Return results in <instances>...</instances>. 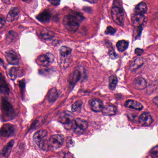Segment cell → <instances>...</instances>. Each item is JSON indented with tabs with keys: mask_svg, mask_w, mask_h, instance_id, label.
<instances>
[{
	"mask_svg": "<svg viewBox=\"0 0 158 158\" xmlns=\"http://www.w3.org/2000/svg\"><path fill=\"white\" fill-rule=\"evenodd\" d=\"M111 11L112 17L114 23L120 26L123 25L124 15L122 10L120 8L114 6L112 8Z\"/></svg>",
	"mask_w": 158,
	"mask_h": 158,
	"instance_id": "cell-2",
	"label": "cell"
},
{
	"mask_svg": "<svg viewBox=\"0 0 158 158\" xmlns=\"http://www.w3.org/2000/svg\"><path fill=\"white\" fill-rule=\"evenodd\" d=\"M19 10L17 8H14L8 14L7 16V21L9 23H12L15 20L19 14Z\"/></svg>",
	"mask_w": 158,
	"mask_h": 158,
	"instance_id": "cell-17",
	"label": "cell"
},
{
	"mask_svg": "<svg viewBox=\"0 0 158 158\" xmlns=\"http://www.w3.org/2000/svg\"><path fill=\"white\" fill-rule=\"evenodd\" d=\"M48 132L45 129H40L37 131L33 136L34 140L37 143L39 144L40 142L47 137Z\"/></svg>",
	"mask_w": 158,
	"mask_h": 158,
	"instance_id": "cell-12",
	"label": "cell"
},
{
	"mask_svg": "<svg viewBox=\"0 0 158 158\" xmlns=\"http://www.w3.org/2000/svg\"><path fill=\"white\" fill-rule=\"evenodd\" d=\"M40 35L41 38L44 40H50L52 39L54 36V34L53 32L49 30H45L41 31L40 33Z\"/></svg>",
	"mask_w": 158,
	"mask_h": 158,
	"instance_id": "cell-29",
	"label": "cell"
},
{
	"mask_svg": "<svg viewBox=\"0 0 158 158\" xmlns=\"http://www.w3.org/2000/svg\"><path fill=\"white\" fill-rule=\"evenodd\" d=\"M152 117L148 113H144L139 116V122L142 126H148L152 123Z\"/></svg>",
	"mask_w": 158,
	"mask_h": 158,
	"instance_id": "cell-8",
	"label": "cell"
},
{
	"mask_svg": "<svg viewBox=\"0 0 158 158\" xmlns=\"http://www.w3.org/2000/svg\"><path fill=\"white\" fill-rule=\"evenodd\" d=\"M118 83L117 77L114 75L111 76L109 78V88L111 90H114Z\"/></svg>",
	"mask_w": 158,
	"mask_h": 158,
	"instance_id": "cell-28",
	"label": "cell"
},
{
	"mask_svg": "<svg viewBox=\"0 0 158 158\" xmlns=\"http://www.w3.org/2000/svg\"><path fill=\"white\" fill-rule=\"evenodd\" d=\"M64 158H74V157L73 154L70 152H68L64 155Z\"/></svg>",
	"mask_w": 158,
	"mask_h": 158,
	"instance_id": "cell-40",
	"label": "cell"
},
{
	"mask_svg": "<svg viewBox=\"0 0 158 158\" xmlns=\"http://www.w3.org/2000/svg\"><path fill=\"white\" fill-rule=\"evenodd\" d=\"M136 13L138 14L143 15L146 14L148 11V7L147 4L144 2H141L138 4L135 9Z\"/></svg>",
	"mask_w": 158,
	"mask_h": 158,
	"instance_id": "cell-22",
	"label": "cell"
},
{
	"mask_svg": "<svg viewBox=\"0 0 158 158\" xmlns=\"http://www.w3.org/2000/svg\"><path fill=\"white\" fill-rule=\"evenodd\" d=\"M1 92L5 95H8L10 93V89L5 81L4 77L1 75Z\"/></svg>",
	"mask_w": 158,
	"mask_h": 158,
	"instance_id": "cell-20",
	"label": "cell"
},
{
	"mask_svg": "<svg viewBox=\"0 0 158 158\" xmlns=\"http://www.w3.org/2000/svg\"><path fill=\"white\" fill-rule=\"evenodd\" d=\"M2 107L3 110L6 112V113L7 114L8 113L10 114V113H11L12 111L13 110L12 106L5 98H3L2 99Z\"/></svg>",
	"mask_w": 158,
	"mask_h": 158,
	"instance_id": "cell-24",
	"label": "cell"
},
{
	"mask_svg": "<svg viewBox=\"0 0 158 158\" xmlns=\"http://www.w3.org/2000/svg\"><path fill=\"white\" fill-rule=\"evenodd\" d=\"M89 105L91 110L94 112H98L101 111L103 106L102 102L99 99H93L89 102Z\"/></svg>",
	"mask_w": 158,
	"mask_h": 158,
	"instance_id": "cell-9",
	"label": "cell"
},
{
	"mask_svg": "<svg viewBox=\"0 0 158 158\" xmlns=\"http://www.w3.org/2000/svg\"><path fill=\"white\" fill-rule=\"evenodd\" d=\"M40 148L43 151H47L49 148V147L48 140L47 139V138H45L42 139L39 144H38Z\"/></svg>",
	"mask_w": 158,
	"mask_h": 158,
	"instance_id": "cell-30",
	"label": "cell"
},
{
	"mask_svg": "<svg viewBox=\"0 0 158 158\" xmlns=\"http://www.w3.org/2000/svg\"><path fill=\"white\" fill-rule=\"evenodd\" d=\"M143 64V60L141 58H137L134 60L130 65V70L132 72H135L141 67Z\"/></svg>",
	"mask_w": 158,
	"mask_h": 158,
	"instance_id": "cell-23",
	"label": "cell"
},
{
	"mask_svg": "<svg viewBox=\"0 0 158 158\" xmlns=\"http://www.w3.org/2000/svg\"><path fill=\"white\" fill-rule=\"evenodd\" d=\"M19 85H20V89H21V92H23V90L25 87V83L24 80H21L19 82Z\"/></svg>",
	"mask_w": 158,
	"mask_h": 158,
	"instance_id": "cell-37",
	"label": "cell"
},
{
	"mask_svg": "<svg viewBox=\"0 0 158 158\" xmlns=\"http://www.w3.org/2000/svg\"><path fill=\"white\" fill-rule=\"evenodd\" d=\"M20 71L19 68H15V67H13L10 69L9 73V75H10V77L11 79L12 80H15L18 76H20V74L23 76V73H20Z\"/></svg>",
	"mask_w": 158,
	"mask_h": 158,
	"instance_id": "cell-26",
	"label": "cell"
},
{
	"mask_svg": "<svg viewBox=\"0 0 158 158\" xmlns=\"http://www.w3.org/2000/svg\"><path fill=\"white\" fill-rule=\"evenodd\" d=\"M81 73L78 70L74 71L69 78V85L71 87H73L79 81L81 77Z\"/></svg>",
	"mask_w": 158,
	"mask_h": 158,
	"instance_id": "cell-13",
	"label": "cell"
},
{
	"mask_svg": "<svg viewBox=\"0 0 158 158\" xmlns=\"http://www.w3.org/2000/svg\"><path fill=\"white\" fill-rule=\"evenodd\" d=\"M54 60L53 55L51 53H47L39 56L37 59L36 63L40 66L47 67L52 64Z\"/></svg>",
	"mask_w": 158,
	"mask_h": 158,
	"instance_id": "cell-3",
	"label": "cell"
},
{
	"mask_svg": "<svg viewBox=\"0 0 158 158\" xmlns=\"http://www.w3.org/2000/svg\"><path fill=\"white\" fill-rule=\"evenodd\" d=\"M73 114L68 111L62 113L59 118V122L64 125L72 123L73 122Z\"/></svg>",
	"mask_w": 158,
	"mask_h": 158,
	"instance_id": "cell-7",
	"label": "cell"
},
{
	"mask_svg": "<svg viewBox=\"0 0 158 158\" xmlns=\"http://www.w3.org/2000/svg\"><path fill=\"white\" fill-rule=\"evenodd\" d=\"M49 2L50 3H51L52 5H55V6H57V5H59L60 3V1H49Z\"/></svg>",
	"mask_w": 158,
	"mask_h": 158,
	"instance_id": "cell-41",
	"label": "cell"
},
{
	"mask_svg": "<svg viewBox=\"0 0 158 158\" xmlns=\"http://www.w3.org/2000/svg\"><path fill=\"white\" fill-rule=\"evenodd\" d=\"M116 111L117 109L115 106L113 105H107L105 107H103L102 111L104 115L110 116L115 114Z\"/></svg>",
	"mask_w": 158,
	"mask_h": 158,
	"instance_id": "cell-16",
	"label": "cell"
},
{
	"mask_svg": "<svg viewBox=\"0 0 158 158\" xmlns=\"http://www.w3.org/2000/svg\"><path fill=\"white\" fill-rule=\"evenodd\" d=\"M109 55H110V58L111 59H115L116 58H118L117 56V54H116L114 51L112 49L109 50Z\"/></svg>",
	"mask_w": 158,
	"mask_h": 158,
	"instance_id": "cell-36",
	"label": "cell"
},
{
	"mask_svg": "<svg viewBox=\"0 0 158 158\" xmlns=\"http://www.w3.org/2000/svg\"><path fill=\"white\" fill-rule=\"evenodd\" d=\"M7 62L12 65H17L19 64V59L15 52L12 50L7 51L5 54Z\"/></svg>",
	"mask_w": 158,
	"mask_h": 158,
	"instance_id": "cell-5",
	"label": "cell"
},
{
	"mask_svg": "<svg viewBox=\"0 0 158 158\" xmlns=\"http://www.w3.org/2000/svg\"><path fill=\"white\" fill-rule=\"evenodd\" d=\"M64 138L60 135H53L48 139L49 147L52 149H57L62 146Z\"/></svg>",
	"mask_w": 158,
	"mask_h": 158,
	"instance_id": "cell-4",
	"label": "cell"
},
{
	"mask_svg": "<svg viewBox=\"0 0 158 158\" xmlns=\"http://www.w3.org/2000/svg\"><path fill=\"white\" fill-rule=\"evenodd\" d=\"M82 102L81 101L76 102L72 106V111L73 112H78L81 110Z\"/></svg>",
	"mask_w": 158,
	"mask_h": 158,
	"instance_id": "cell-32",
	"label": "cell"
},
{
	"mask_svg": "<svg viewBox=\"0 0 158 158\" xmlns=\"http://www.w3.org/2000/svg\"><path fill=\"white\" fill-rule=\"evenodd\" d=\"M84 17L82 15H67L63 19L64 25L69 32L75 33L77 31L79 27V22L84 20Z\"/></svg>",
	"mask_w": 158,
	"mask_h": 158,
	"instance_id": "cell-1",
	"label": "cell"
},
{
	"mask_svg": "<svg viewBox=\"0 0 158 158\" xmlns=\"http://www.w3.org/2000/svg\"><path fill=\"white\" fill-rule=\"evenodd\" d=\"M74 123L77 127L81 130H86L88 127V123L87 122L81 118H76L74 120Z\"/></svg>",
	"mask_w": 158,
	"mask_h": 158,
	"instance_id": "cell-18",
	"label": "cell"
},
{
	"mask_svg": "<svg viewBox=\"0 0 158 158\" xmlns=\"http://www.w3.org/2000/svg\"><path fill=\"white\" fill-rule=\"evenodd\" d=\"M126 107L136 110H141L143 107L141 103L133 100H128L125 103Z\"/></svg>",
	"mask_w": 158,
	"mask_h": 158,
	"instance_id": "cell-14",
	"label": "cell"
},
{
	"mask_svg": "<svg viewBox=\"0 0 158 158\" xmlns=\"http://www.w3.org/2000/svg\"><path fill=\"white\" fill-rule=\"evenodd\" d=\"M153 102L158 107V97L153 98Z\"/></svg>",
	"mask_w": 158,
	"mask_h": 158,
	"instance_id": "cell-43",
	"label": "cell"
},
{
	"mask_svg": "<svg viewBox=\"0 0 158 158\" xmlns=\"http://www.w3.org/2000/svg\"><path fill=\"white\" fill-rule=\"evenodd\" d=\"M145 19L144 15L136 13L133 15L131 17L132 23L136 27L140 26L144 23Z\"/></svg>",
	"mask_w": 158,
	"mask_h": 158,
	"instance_id": "cell-11",
	"label": "cell"
},
{
	"mask_svg": "<svg viewBox=\"0 0 158 158\" xmlns=\"http://www.w3.org/2000/svg\"><path fill=\"white\" fill-rule=\"evenodd\" d=\"M16 37H17V34L15 32L13 31H10L6 36V40L8 42L10 43L13 41Z\"/></svg>",
	"mask_w": 158,
	"mask_h": 158,
	"instance_id": "cell-31",
	"label": "cell"
},
{
	"mask_svg": "<svg viewBox=\"0 0 158 158\" xmlns=\"http://www.w3.org/2000/svg\"><path fill=\"white\" fill-rule=\"evenodd\" d=\"M14 144V140H12L6 145L2 151V153L5 157H8L10 156L12 149L13 146Z\"/></svg>",
	"mask_w": 158,
	"mask_h": 158,
	"instance_id": "cell-19",
	"label": "cell"
},
{
	"mask_svg": "<svg viewBox=\"0 0 158 158\" xmlns=\"http://www.w3.org/2000/svg\"><path fill=\"white\" fill-rule=\"evenodd\" d=\"M128 46V42L126 40H120L116 44L117 49L120 52H123L127 49Z\"/></svg>",
	"mask_w": 158,
	"mask_h": 158,
	"instance_id": "cell-27",
	"label": "cell"
},
{
	"mask_svg": "<svg viewBox=\"0 0 158 158\" xmlns=\"http://www.w3.org/2000/svg\"><path fill=\"white\" fill-rule=\"evenodd\" d=\"M134 88L137 90H142L147 86V82L144 78L138 77L136 78L133 82Z\"/></svg>",
	"mask_w": 158,
	"mask_h": 158,
	"instance_id": "cell-10",
	"label": "cell"
},
{
	"mask_svg": "<svg viewBox=\"0 0 158 158\" xmlns=\"http://www.w3.org/2000/svg\"><path fill=\"white\" fill-rule=\"evenodd\" d=\"M59 97L57 89L55 88L51 89L48 94V100L50 102H54Z\"/></svg>",
	"mask_w": 158,
	"mask_h": 158,
	"instance_id": "cell-21",
	"label": "cell"
},
{
	"mask_svg": "<svg viewBox=\"0 0 158 158\" xmlns=\"http://www.w3.org/2000/svg\"><path fill=\"white\" fill-rule=\"evenodd\" d=\"M15 127L10 124H5L1 129V135L4 137H8L12 135L15 132Z\"/></svg>",
	"mask_w": 158,
	"mask_h": 158,
	"instance_id": "cell-6",
	"label": "cell"
},
{
	"mask_svg": "<svg viewBox=\"0 0 158 158\" xmlns=\"http://www.w3.org/2000/svg\"><path fill=\"white\" fill-rule=\"evenodd\" d=\"M150 155L152 158H158V146L152 149L150 151Z\"/></svg>",
	"mask_w": 158,
	"mask_h": 158,
	"instance_id": "cell-33",
	"label": "cell"
},
{
	"mask_svg": "<svg viewBox=\"0 0 158 158\" xmlns=\"http://www.w3.org/2000/svg\"><path fill=\"white\" fill-rule=\"evenodd\" d=\"M51 17V16L49 12L48 11L45 10L38 15L36 18L41 23H48L50 20Z\"/></svg>",
	"mask_w": 158,
	"mask_h": 158,
	"instance_id": "cell-15",
	"label": "cell"
},
{
	"mask_svg": "<svg viewBox=\"0 0 158 158\" xmlns=\"http://www.w3.org/2000/svg\"><path fill=\"white\" fill-rule=\"evenodd\" d=\"M86 2L91 3H97V2H98L96 1H86Z\"/></svg>",
	"mask_w": 158,
	"mask_h": 158,
	"instance_id": "cell-44",
	"label": "cell"
},
{
	"mask_svg": "<svg viewBox=\"0 0 158 158\" xmlns=\"http://www.w3.org/2000/svg\"><path fill=\"white\" fill-rule=\"evenodd\" d=\"M83 10H84L85 12H86L89 13L91 12V9L90 7H84V8H83Z\"/></svg>",
	"mask_w": 158,
	"mask_h": 158,
	"instance_id": "cell-42",
	"label": "cell"
},
{
	"mask_svg": "<svg viewBox=\"0 0 158 158\" xmlns=\"http://www.w3.org/2000/svg\"><path fill=\"white\" fill-rule=\"evenodd\" d=\"M142 52H143V50L141 49L136 48L135 50V53L137 55H141Z\"/></svg>",
	"mask_w": 158,
	"mask_h": 158,
	"instance_id": "cell-39",
	"label": "cell"
},
{
	"mask_svg": "<svg viewBox=\"0 0 158 158\" xmlns=\"http://www.w3.org/2000/svg\"><path fill=\"white\" fill-rule=\"evenodd\" d=\"M52 70L50 69H43V70L40 71V73L41 75H48V74H51L52 73Z\"/></svg>",
	"mask_w": 158,
	"mask_h": 158,
	"instance_id": "cell-35",
	"label": "cell"
},
{
	"mask_svg": "<svg viewBox=\"0 0 158 158\" xmlns=\"http://www.w3.org/2000/svg\"><path fill=\"white\" fill-rule=\"evenodd\" d=\"M5 23L6 22H5V19L4 17H2V15H1V29L4 27Z\"/></svg>",
	"mask_w": 158,
	"mask_h": 158,
	"instance_id": "cell-38",
	"label": "cell"
},
{
	"mask_svg": "<svg viewBox=\"0 0 158 158\" xmlns=\"http://www.w3.org/2000/svg\"><path fill=\"white\" fill-rule=\"evenodd\" d=\"M116 32V30L111 26H109L107 27L105 33L106 35H113Z\"/></svg>",
	"mask_w": 158,
	"mask_h": 158,
	"instance_id": "cell-34",
	"label": "cell"
},
{
	"mask_svg": "<svg viewBox=\"0 0 158 158\" xmlns=\"http://www.w3.org/2000/svg\"><path fill=\"white\" fill-rule=\"evenodd\" d=\"M60 52L62 58H66L71 56L72 49L68 47L63 46L60 49Z\"/></svg>",
	"mask_w": 158,
	"mask_h": 158,
	"instance_id": "cell-25",
	"label": "cell"
}]
</instances>
